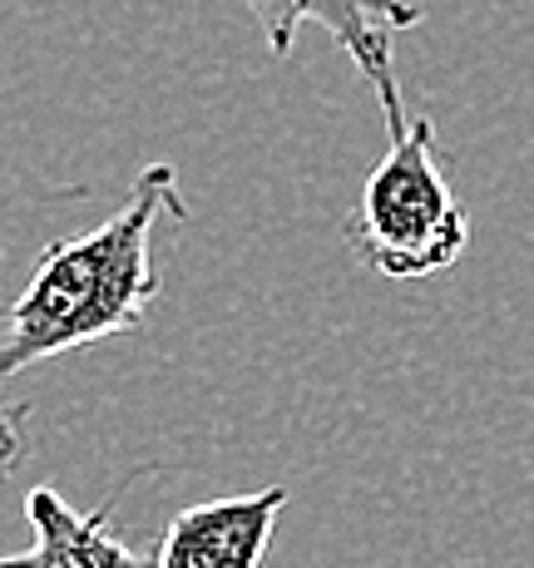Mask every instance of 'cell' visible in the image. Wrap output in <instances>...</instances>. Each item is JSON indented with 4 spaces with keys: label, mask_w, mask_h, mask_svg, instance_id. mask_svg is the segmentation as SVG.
Returning <instances> with one entry per match:
<instances>
[{
    "label": "cell",
    "mask_w": 534,
    "mask_h": 568,
    "mask_svg": "<svg viewBox=\"0 0 534 568\" xmlns=\"http://www.w3.org/2000/svg\"><path fill=\"white\" fill-rule=\"evenodd\" d=\"M163 217L183 223L189 203L179 193L173 163H149L129 199L94 233L50 243L30 272L26 292L10 302L0 332V381L84 352L109 336H134L159 297L154 227Z\"/></svg>",
    "instance_id": "6da1fadb"
},
{
    "label": "cell",
    "mask_w": 534,
    "mask_h": 568,
    "mask_svg": "<svg viewBox=\"0 0 534 568\" xmlns=\"http://www.w3.org/2000/svg\"><path fill=\"white\" fill-rule=\"evenodd\" d=\"M352 243L381 277H435L451 272L471 247V217L451 193L435 154V124L426 114L406 119L386 159L372 169L356 203Z\"/></svg>",
    "instance_id": "7a4b0ae2"
},
{
    "label": "cell",
    "mask_w": 534,
    "mask_h": 568,
    "mask_svg": "<svg viewBox=\"0 0 534 568\" xmlns=\"http://www.w3.org/2000/svg\"><path fill=\"white\" fill-rule=\"evenodd\" d=\"M263 26L268 45L278 54H292L302 26H322L346 54H352L356 74L376 90L381 109H386V129L391 139L406 129L401 114V90H396V70H391V36L421 26V0H248Z\"/></svg>",
    "instance_id": "3957f363"
},
{
    "label": "cell",
    "mask_w": 534,
    "mask_h": 568,
    "mask_svg": "<svg viewBox=\"0 0 534 568\" xmlns=\"http://www.w3.org/2000/svg\"><path fill=\"white\" fill-rule=\"evenodd\" d=\"M282 505V485L189 505L169 519L154 559L159 568H263Z\"/></svg>",
    "instance_id": "277c9868"
},
{
    "label": "cell",
    "mask_w": 534,
    "mask_h": 568,
    "mask_svg": "<svg viewBox=\"0 0 534 568\" xmlns=\"http://www.w3.org/2000/svg\"><path fill=\"white\" fill-rule=\"evenodd\" d=\"M26 519H30V549L6 554L0 568H159L154 554H139L109 529V505L94 515L70 509L54 485H36L26 495Z\"/></svg>",
    "instance_id": "5b68a950"
},
{
    "label": "cell",
    "mask_w": 534,
    "mask_h": 568,
    "mask_svg": "<svg viewBox=\"0 0 534 568\" xmlns=\"http://www.w3.org/2000/svg\"><path fill=\"white\" fill-rule=\"evenodd\" d=\"M20 406H0V475H10V469L20 465V455H26V440H20Z\"/></svg>",
    "instance_id": "8992f818"
}]
</instances>
